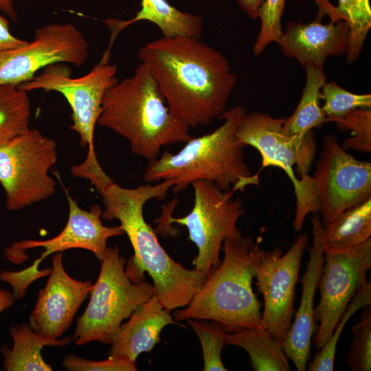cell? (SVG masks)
<instances>
[{
    "label": "cell",
    "mask_w": 371,
    "mask_h": 371,
    "mask_svg": "<svg viewBox=\"0 0 371 371\" xmlns=\"http://www.w3.org/2000/svg\"><path fill=\"white\" fill-rule=\"evenodd\" d=\"M224 257L175 319L212 320L226 333L260 328L261 304L252 289L261 251L250 236L224 240Z\"/></svg>",
    "instance_id": "obj_5"
},
{
    "label": "cell",
    "mask_w": 371,
    "mask_h": 371,
    "mask_svg": "<svg viewBox=\"0 0 371 371\" xmlns=\"http://www.w3.org/2000/svg\"><path fill=\"white\" fill-rule=\"evenodd\" d=\"M286 0H264L259 12L260 28L253 46V53L256 56L261 54L267 47L272 43H278L283 34L282 16Z\"/></svg>",
    "instance_id": "obj_32"
},
{
    "label": "cell",
    "mask_w": 371,
    "mask_h": 371,
    "mask_svg": "<svg viewBox=\"0 0 371 371\" xmlns=\"http://www.w3.org/2000/svg\"><path fill=\"white\" fill-rule=\"evenodd\" d=\"M169 312L153 294L121 324L108 356H123L136 362L140 354L150 352L161 341L160 333L166 326L178 324Z\"/></svg>",
    "instance_id": "obj_19"
},
{
    "label": "cell",
    "mask_w": 371,
    "mask_h": 371,
    "mask_svg": "<svg viewBox=\"0 0 371 371\" xmlns=\"http://www.w3.org/2000/svg\"><path fill=\"white\" fill-rule=\"evenodd\" d=\"M306 82L300 100L293 113L285 118L283 130L288 135L304 136L314 128H320L326 122V116L320 106L321 89L327 77L323 68L307 65Z\"/></svg>",
    "instance_id": "obj_24"
},
{
    "label": "cell",
    "mask_w": 371,
    "mask_h": 371,
    "mask_svg": "<svg viewBox=\"0 0 371 371\" xmlns=\"http://www.w3.org/2000/svg\"><path fill=\"white\" fill-rule=\"evenodd\" d=\"M324 262L317 287L320 300L314 308L319 324L313 342L320 350L326 344L352 297L368 282L371 269V238L344 250L324 251Z\"/></svg>",
    "instance_id": "obj_12"
},
{
    "label": "cell",
    "mask_w": 371,
    "mask_h": 371,
    "mask_svg": "<svg viewBox=\"0 0 371 371\" xmlns=\"http://www.w3.org/2000/svg\"><path fill=\"white\" fill-rule=\"evenodd\" d=\"M324 251H337L359 245L371 238V199L341 212L320 230Z\"/></svg>",
    "instance_id": "obj_23"
},
{
    "label": "cell",
    "mask_w": 371,
    "mask_h": 371,
    "mask_svg": "<svg viewBox=\"0 0 371 371\" xmlns=\"http://www.w3.org/2000/svg\"><path fill=\"white\" fill-rule=\"evenodd\" d=\"M284 117L263 112L246 113L235 135L243 145L251 146L260 154L261 169L275 166L291 181L296 197L293 228L300 231L306 216L319 213L313 177L309 175L315 159L317 142L313 130L304 136L288 135L283 130Z\"/></svg>",
    "instance_id": "obj_6"
},
{
    "label": "cell",
    "mask_w": 371,
    "mask_h": 371,
    "mask_svg": "<svg viewBox=\"0 0 371 371\" xmlns=\"http://www.w3.org/2000/svg\"><path fill=\"white\" fill-rule=\"evenodd\" d=\"M322 109L326 117H341L356 109H371L370 93L357 94L350 92L335 82H326L321 89Z\"/></svg>",
    "instance_id": "obj_30"
},
{
    "label": "cell",
    "mask_w": 371,
    "mask_h": 371,
    "mask_svg": "<svg viewBox=\"0 0 371 371\" xmlns=\"http://www.w3.org/2000/svg\"><path fill=\"white\" fill-rule=\"evenodd\" d=\"M31 103L26 91L0 85V146L30 128Z\"/></svg>",
    "instance_id": "obj_25"
},
{
    "label": "cell",
    "mask_w": 371,
    "mask_h": 371,
    "mask_svg": "<svg viewBox=\"0 0 371 371\" xmlns=\"http://www.w3.org/2000/svg\"><path fill=\"white\" fill-rule=\"evenodd\" d=\"M312 224L313 244L308 248L309 260L301 282L302 297L293 323L282 341V348L288 359L297 370L305 371L310 356L313 333L316 331L313 302L324 262V248L320 238L321 218L313 214Z\"/></svg>",
    "instance_id": "obj_18"
},
{
    "label": "cell",
    "mask_w": 371,
    "mask_h": 371,
    "mask_svg": "<svg viewBox=\"0 0 371 371\" xmlns=\"http://www.w3.org/2000/svg\"><path fill=\"white\" fill-rule=\"evenodd\" d=\"M88 43L72 23L48 24L36 29L33 41L0 54V85L19 86L44 67L70 63L79 67L89 56Z\"/></svg>",
    "instance_id": "obj_13"
},
{
    "label": "cell",
    "mask_w": 371,
    "mask_h": 371,
    "mask_svg": "<svg viewBox=\"0 0 371 371\" xmlns=\"http://www.w3.org/2000/svg\"><path fill=\"white\" fill-rule=\"evenodd\" d=\"M62 365L69 371H136L135 362L127 357L111 355L103 361H93L76 355L65 356Z\"/></svg>",
    "instance_id": "obj_33"
},
{
    "label": "cell",
    "mask_w": 371,
    "mask_h": 371,
    "mask_svg": "<svg viewBox=\"0 0 371 371\" xmlns=\"http://www.w3.org/2000/svg\"><path fill=\"white\" fill-rule=\"evenodd\" d=\"M65 194L69 215L63 229L47 240H22L12 243L4 249V255L10 262L21 264L28 258L27 250L38 247L44 248V251L32 264L36 267L49 255L70 249L88 250L101 261L108 247L109 238L124 234L120 225L107 227L102 224V209L99 205H92L87 211L78 206L68 190H65Z\"/></svg>",
    "instance_id": "obj_15"
},
{
    "label": "cell",
    "mask_w": 371,
    "mask_h": 371,
    "mask_svg": "<svg viewBox=\"0 0 371 371\" xmlns=\"http://www.w3.org/2000/svg\"><path fill=\"white\" fill-rule=\"evenodd\" d=\"M188 322L197 335L203 350L204 371H226L221 360V351L225 345L226 332L222 326L203 319L202 322L188 319Z\"/></svg>",
    "instance_id": "obj_29"
},
{
    "label": "cell",
    "mask_w": 371,
    "mask_h": 371,
    "mask_svg": "<svg viewBox=\"0 0 371 371\" xmlns=\"http://www.w3.org/2000/svg\"><path fill=\"white\" fill-rule=\"evenodd\" d=\"M173 185L172 181L166 180L126 188L109 179L96 188L104 203L102 218L118 220L133 247L134 255L125 266L127 275L133 282H140L147 272L153 281L154 294L169 311L187 306L207 278L175 261L144 218L145 203L164 199Z\"/></svg>",
    "instance_id": "obj_2"
},
{
    "label": "cell",
    "mask_w": 371,
    "mask_h": 371,
    "mask_svg": "<svg viewBox=\"0 0 371 371\" xmlns=\"http://www.w3.org/2000/svg\"><path fill=\"white\" fill-rule=\"evenodd\" d=\"M328 15L331 20L327 24L321 23L323 14L319 11L311 23L289 21L278 43L282 53L304 68L307 65L323 68L329 56H346L350 41L348 25L333 14Z\"/></svg>",
    "instance_id": "obj_17"
},
{
    "label": "cell",
    "mask_w": 371,
    "mask_h": 371,
    "mask_svg": "<svg viewBox=\"0 0 371 371\" xmlns=\"http://www.w3.org/2000/svg\"><path fill=\"white\" fill-rule=\"evenodd\" d=\"M308 242V236L304 233L284 255L279 247L261 249L260 254L255 278L257 291L264 298L261 326L281 342L292 324L295 286Z\"/></svg>",
    "instance_id": "obj_14"
},
{
    "label": "cell",
    "mask_w": 371,
    "mask_h": 371,
    "mask_svg": "<svg viewBox=\"0 0 371 371\" xmlns=\"http://www.w3.org/2000/svg\"><path fill=\"white\" fill-rule=\"evenodd\" d=\"M51 268L43 270L34 269L30 266L21 271L4 270L0 273V280L10 285L15 300L22 298L29 285L36 280L48 276Z\"/></svg>",
    "instance_id": "obj_34"
},
{
    "label": "cell",
    "mask_w": 371,
    "mask_h": 371,
    "mask_svg": "<svg viewBox=\"0 0 371 371\" xmlns=\"http://www.w3.org/2000/svg\"><path fill=\"white\" fill-rule=\"evenodd\" d=\"M117 71L116 65L100 59L89 73L74 78L66 63H58L44 67L32 80L17 86L27 92L36 89L56 91L67 100L72 111L70 128L78 134L80 146L88 148L84 161L71 168L76 177L89 180L103 171L94 149V131L104 94L119 81Z\"/></svg>",
    "instance_id": "obj_7"
},
{
    "label": "cell",
    "mask_w": 371,
    "mask_h": 371,
    "mask_svg": "<svg viewBox=\"0 0 371 371\" xmlns=\"http://www.w3.org/2000/svg\"><path fill=\"white\" fill-rule=\"evenodd\" d=\"M0 11L6 14L12 20H16L17 14L13 0H0Z\"/></svg>",
    "instance_id": "obj_38"
},
{
    "label": "cell",
    "mask_w": 371,
    "mask_h": 371,
    "mask_svg": "<svg viewBox=\"0 0 371 371\" xmlns=\"http://www.w3.org/2000/svg\"><path fill=\"white\" fill-rule=\"evenodd\" d=\"M27 43V41L19 38L11 33L8 21L0 15V54Z\"/></svg>",
    "instance_id": "obj_35"
},
{
    "label": "cell",
    "mask_w": 371,
    "mask_h": 371,
    "mask_svg": "<svg viewBox=\"0 0 371 371\" xmlns=\"http://www.w3.org/2000/svg\"><path fill=\"white\" fill-rule=\"evenodd\" d=\"M12 346H1L3 369L7 371H52V367L43 359L45 346H66L72 339L66 337L50 339L36 333L27 324H14L10 328Z\"/></svg>",
    "instance_id": "obj_21"
},
{
    "label": "cell",
    "mask_w": 371,
    "mask_h": 371,
    "mask_svg": "<svg viewBox=\"0 0 371 371\" xmlns=\"http://www.w3.org/2000/svg\"><path fill=\"white\" fill-rule=\"evenodd\" d=\"M242 10L253 20L258 18V12L264 0H236Z\"/></svg>",
    "instance_id": "obj_36"
},
{
    "label": "cell",
    "mask_w": 371,
    "mask_h": 371,
    "mask_svg": "<svg viewBox=\"0 0 371 371\" xmlns=\"http://www.w3.org/2000/svg\"><path fill=\"white\" fill-rule=\"evenodd\" d=\"M15 298L12 292L0 289V314L12 306Z\"/></svg>",
    "instance_id": "obj_37"
},
{
    "label": "cell",
    "mask_w": 371,
    "mask_h": 371,
    "mask_svg": "<svg viewBox=\"0 0 371 371\" xmlns=\"http://www.w3.org/2000/svg\"><path fill=\"white\" fill-rule=\"evenodd\" d=\"M325 7L328 12L344 20L348 25L350 41L346 61L351 64L359 58L371 28L370 0H338L337 7H334L326 0Z\"/></svg>",
    "instance_id": "obj_26"
},
{
    "label": "cell",
    "mask_w": 371,
    "mask_h": 371,
    "mask_svg": "<svg viewBox=\"0 0 371 371\" xmlns=\"http://www.w3.org/2000/svg\"><path fill=\"white\" fill-rule=\"evenodd\" d=\"M328 122H335L340 131H352V135L341 145L344 150L371 152V109H356L341 117H328Z\"/></svg>",
    "instance_id": "obj_28"
},
{
    "label": "cell",
    "mask_w": 371,
    "mask_h": 371,
    "mask_svg": "<svg viewBox=\"0 0 371 371\" xmlns=\"http://www.w3.org/2000/svg\"><path fill=\"white\" fill-rule=\"evenodd\" d=\"M45 287L39 291L29 317V325L39 335L58 339L71 326L76 314L93 286L89 280H79L65 269L63 252L56 253Z\"/></svg>",
    "instance_id": "obj_16"
},
{
    "label": "cell",
    "mask_w": 371,
    "mask_h": 371,
    "mask_svg": "<svg viewBox=\"0 0 371 371\" xmlns=\"http://www.w3.org/2000/svg\"><path fill=\"white\" fill-rule=\"evenodd\" d=\"M313 177L323 227L371 199V163L347 153L332 134L323 139Z\"/></svg>",
    "instance_id": "obj_11"
},
{
    "label": "cell",
    "mask_w": 371,
    "mask_h": 371,
    "mask_svg": "<svg viewBox=\"0 0 371 371\" xmlns=\"http://www.w3.org/2000/svg\"><path fill=\"white\" fill-rule=\"evenodd\" d=\"M139 21H148L156 25L164 37L186 36L200 38L203 32V19L183 12L166 0H142L141 9L127 21L108 19L104 21L111 32L109 45L104 56L110 57L113 44L120 32Z\"/></svg>",
    "instance_id": "obj_20"
},
{
    "label": "cell",
    "mask_w": 371,
    "mask_h": 371,
    "mask_svg": "<svg viewBox=\"0 0 371 371\" xmlns=\"http://www.w3.org/2000/svg\"><path fill=\"white\" fill-rule=\"evenodd\" d=\"M225 345L238 346L246 350L255 371L291 370L282 342L262 327L226 333Z\"/></svg>",
    "instance_id": "obj_22"
},
{
    "label": "cell",
    "mask_w": 371,
    "mask_h": 371,
    "mask_svg": "<svg viewBox=\"0 0 371 371\" xmlns=\"http://www.w3.org/2000/svg\"><path fill=\"white\" fill-rule=\"evenodd\" d=\"M53 138L30 128L0 146V184L10 211L48 199L56 192L49 170L57 162Z\"/></svg>",
    "instance_id": "obj_9"
},
{
    "label": "cell",
    "mask_w": 371,
    "mask_h": 371,
    "mask_svg": "<svg viewBox=\"0 0 371 371\" xmlns=\"http://www.w3.org/2000/svg\"><path fill=\"white\" fill-rule=\"evenodd\" d=\"M191 185L194 196L192 210L183 217L168 216L166 221L187 228L189 240L198 249L192 264L208 277L219 265L224 240H238L243 237L237 222L245 210L241 199L234 198L232 190H222L203 179Z\"/></svg>",
    "instance_id": "obj_10"
},
{
    "label": "cell",
    "mask_w": 371,
    "mask_h": 371,
    "mask_svg": "<svg viewBox=\"0 0 371 371\" xmlns=\"http://www.w3.org/2000/svg\"><path fill=\"white\" fill-rule=\"evenodd\" d=\"M100 262L89 303L76 320L72 341L78 346L92 341L111 345L122 322L154 294L150 283L131 280L117 245L108 247Z\"/></svg>",
    "instance_id": "obj_8"
},
{
    "label": "cell",
    "mask_w": 371,
    "mask_h": 371,
    "mask_svg": "<svg viewBox=\"0 0 371 371\" xmlns=\"http://www.w3.org/2000/svg\"><path fill=\"white\" fill-rule=\"evenodd\" d=\"M247 113L242 106L225 111L219 117L223 124L213 132L192 137L177 153L165 151L149 161L144 174L146 182L172 181L174 192L186 190L195 180L211 181L224 191L244 192L258 186L259 176L245 161L244 146L235 135Z\"/></svg>",
    "instance_id": "obj_3"
},
{
    "label": "cell",
    "mask_w": 371,
    "mask_h": 371,
    "mask_svg": "<svg viewBox=\"0 0 371 371\" xmlns=\"http://www.w3.org/2000/svg\"><path fill=\"white\" fill-rule=\"evenodd\" d=\"M365 306H371V282H368L352 297L340 317L331 336L324 346L316 353L313 359L307 364L308 371H333L336 348L343 328L350 317Z\"/></svg>",
    "instance_id": "obj_27"
},
{
    "label": "cell",
    "mask_w": 371,
    "mask_h": 371,
    "mask_svg": "<svg viewBox=\"0 0 371 371\" xmlns=\"http://www.w3.org/2000/svg\"><path fill=\"white\" fill-rule=\"evenodd\" d=\"M98 124L125 137L134 154L149 161L157 158L162 147L192 137L190 127L171 113L143 63L106 91Z\"/></svg>",
    "instance_id": "obj_4"
},
{
    "label": "cell",
    "mask_w": 371,
    "mask_h": 371,
    "mask_svg": "<svg viewBox=\"0 0 371 371\" xmlns=\"http://www.w3.org/2000/svg\"><path fill=\"white\" fill-rule=\"evenodd\" d=\"M371 306H365L361 313L360 322L350 331L353 341L346 357L352 371L371 370Z\"/></svg>",
    "instance_id": "obj_31"
},
{
    "label": "cell",
    "mask_w": 371,
    "mask_h": 371,
    "mask_svg": "<svg viewBox=\"0 0 371 371\" xmlns=\"http://www.w3.org/2000/svg\"><path fill=\"white\" fill-rule=\"evenodd\" d=\"M138 57L171 113L190 128L219 118L237 84L227 59L200 38L162 36L141 47Z\"/></svg>",
    "instance_id": "obj_1"
}]
</instances>
